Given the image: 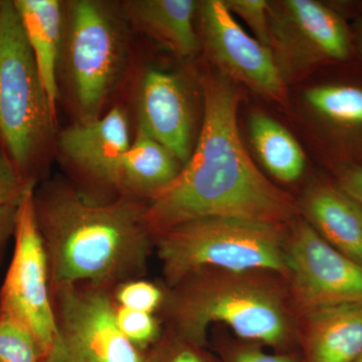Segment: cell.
Listing matches in <instances>:
<instances>
[{"mask_svg": "<svg viewBox=\"0 0 362 362\" xmlns=\"http://www.w3.org/2000/svg\"><path fill=\"white\" fill-rule=\"evenodd\" d=\"M39 342L23 324L0 313V362H42Z\"/></svg>", "mask_w": 362, "mask_h": 362, "instance_id": "cell-21", "label": "cell"}, {"mask_svg": "<svg viewBox=\"0 0 362 362\" xmlns=\"http://www.w3.org/2000/svg\"><path fill=\"white\" fill-rule=\"evenodd\" d=\"M153 240L170 288L204 270L289 274L283 225L211 216L154 233Z\"/></svg>", "mask_w": 362, "mask_h": 362, "instance_id": "cell-4", "label": "cell"}, {"mask_svg": "<svg viewBox=\"0 0 362 362\" xmlns=\"http://www.w3.org/2000/svg\"><path fill=\"white\" fill-rule=\"evenodd\" d=\"M114 295L118 306L149 314H153L163 304L165 297L157 286L143 280L128 281L117 286Z\"/></svg>", "mask_w": 362, "mask_h": 362, "instance_id": "cell-23", "label": "cell"}, {"mask_svg": "<svg viewBox=\"0 0 362 362\" xmlns=\"http://www.w3.org/2000/svg\"><path fill=\"white\" fill-rule=\"evenodd\" d=\"M304 209L326 242L362 266L361 204L337 188L319 185L305 197Z\"/></svg>", "mask_w": 362, "mask_h": 362, "instance_id": "cell-15", "label": "cell"}, {"mask_svg": "<svg viewBox=\"0 0 362 362\" xmlns=\"http://www.w3.org/2000/svg\"><path fill=\"white\" fill-rule=\"evenodd\" d=\"M137 114L138 128L185 165L192 153V115L180 78L168 71H146L138 92Z\"/></svg>", "mask_w": 362, "mask_h": 362, "instance_id": "cell-13", "label": "cell"}, {"mask_svg": "<svg viewBox=\"0 0 362 362\" xmlns=\"http://www.w3.org/2000/svg\"><path fill=\"white\" fill-rule=\"evenodd\" d=\"M116 320L121 332L139 349L148 346L158 337L159 325L153 314L117 305Z\"/></svg>", "mask_w": 362, "mask_h": 362, "instance_id": "cell-22", "label": "cell"}, {"mask_svg": "<svg viewBox=\"0 0 362 362\" xmlns=\"http://www.w3.org/2000/svg\"><path fill=\"white\" fill-rule=\"evenodd\" d=\"M235 362H297L289 356H270L259 350H246L235 357Z\"/></svg>", "mask_w": 362, "mask_h": 362, "instance_id": "cell-28", "label": "cell"}, {"mask_svg": "<svg viewBox=\"0 0 362 362\" xmlns=\"http://www.w3.org/2000/svg\"><path fill=\"white\" fill-rule=\"evenodd\" d=\"M230 13L243 18L255 39L271 49L270 4L265 0H223Z\"/></svg>", "mask_w": 362, "mask_h": 362, "instance_id": "cell-24", "label": "cell"}, {"mask_svg": "<svg viewBox=\"0 0 362 362\" xmlns=\"http://www.w3.org/2000/svg\"><path fill=\"white\" fill-rule=\"evenodd\" d=\"M13 4L45 92L52 106L57 109L59 97L57 70L63 30L61 2L58 0H13Z\"/></svg>", "mask_w": 362, "mask_h": 362, "instance_id": "cell-16", "label": "cell"}, {"mask_svg": "<svg viewBox=\"0 0 362 362\" xmlns=\"http://www.w3.org/2000/svg\"><path fill=\"white\" fill-rule=\"evenodd\" d=\"M69 13V75L81 121L93 120L122 74L125 37L120 23L100 2H71Z\"/></svg>", "mask_w": 362, "mask_h": 362, "instance_id": "cell-7", "label": "cell"}, {"mask_svg": "<svg viewBox=\"0 0 362 362\" xmlns=\"http://www.w3.org/2000/svg\"><path fill=\"white\" fill-rule=\"evenodd\" d=\"M340 190L362 206V166H356L343 173L340 178Z\"/></svg>", "mask_w": 362, "mask_h": 362, "instance_id": "cell-26", "label": "cell"}, {"mask_svg": "<svg viewBox=\"0 0 362 362\" xmlns=\"http://www.w3.org/2000/svg\"><path fill=\"white\" fill-rule=\"evenodd\" d=\"M51 292L57 335L42 362H146L121 332L109 288L66 285Z\"/></svg>", "mask_w": 362, "mask_h": 362, "instance_id": "cell-6", "label": "cell"}, {"mask_svg": "<svg viewBox=\"0 0 362 362\" xmlns=\"http://www.w3.org/2000/svg\"><path fill=\"white\" fill-rule=\"evenodd\" d=\"M202 42L221 74L262 96L287 101L285 78L270 47L247 35L226 8L223 0H206L197 8Z\"/></svg>", "mask_w": 362, "mask_h": 362, "instance_id": "cell-9", "label": "cell"}, {"mask_svg": "<svg viewBox=\"0 0 362 362\" xmlns=\"http://www.w3.org/2000/svg\"><path fill=\"white\" fill-rule=\"evenodd\" d=\"M307 103L330 122L362 128V89L347 85H326L307 90Z\"/></svg>", "mask_w": 362, "mask_h": 362, "instance_id": "cell-20", "label": "cell"}, {"mask_svg": "<svg viewBox=\"0 0 362 362\" xmlns=\"http://www.w3.org/2000/svg\"><path fill=\"white\" fill-rule=\"evenodd\" d=\"M183 165L166 147L137 128L121 162L118 192L120 197L145 201L168 185Z\"/></svg>", "mask_w": 362, "mask_h": 362, "instance_id": "cell-17", "label": "cell"}, {"mask_svg": "<svg viewBox=\"0 0 362 362\" xmlns=\"http://www.w3.org/2000/svg\"><path fill=\"white\" fill-rule=\"evenodd\" d=\"M354 362H362V354H361V356H359L358 358H357Z\"/></svg>", "mask_w": 362, "mask_h": 362, "instance_id": "cell-31", "label": "cell"}, {"mask_svg": "<svg viewBox=\"0 0 362 362\" xmlns=\"http://www.w3.org/2000/svg\"><path fill=\"white\" fill-rule=\"evenodd\" d=\"M56 114L13 1H0V142L26 180L35 181Z\"/></svg>", "mask_w": 362, "mask_h": 362, "instance_id": "cell-5", "label": "cell"}, {"mask_svg": "<svg viewBox=\"0 0 362 362\" xmlns=\"http://www.w3.org/2000/svg\"><path fill=\"white\" fill-rule=\"evenodd\" d=\"M136 25L177 56L187 58L199 51L194 28L199 4L194 0H134L125 4Z\"/></svg>", "mask_w": 362, "mask_h": 362, "instance_id": "cell-18", "label": "cell"}, {"mask_svg": "<svg viewBox=\"0 0 362 362\" xmlns=\"http://www.w3.org/2000/svg\"><path fill=\"white\" fill-rule=\"evenodd\" d=\"M130 144L129 119L120 107L66 128L58 141L59 151L74 168L95 182L115 189Z\"/></svg>", "mask_w": 362, "mask_h": 362, "instance_id": "cell-12", "label": "cell"}, {"mask_svg": "<svg viewBox=\"0 0 362 362\" xmlns=\"http://www.w3.org/2000/svg\"><path fill=\"white\" fill-rule=\"evenodd\" d=\"M249 132L257 156L272 175L284 182L302 175L303 150L284 126L267 114L255 112L250 117Z\"/></svg>", "mask_w": 362, "mask_h": 362, "instance_id": "cell-19", "label": "cell"}, {"mask_svg": "<svg viewBox=\"0 0 362 362\" xmlns=\"http://www.w3.org/2000/svg\"><path fill=\"white\" fill-rule=\"evenodd\" d=\"M288 277L297 301L308 311L362 301V266L301 221L287 240Z\"/></svg>", "mask_w": 362, "mask_h": 362, "instance_id": "cell-10", "label": "cell"}, {"mask_svg": "<svg viewBox=\"0 0 362 362\" xmlns=\"http://www.w3.org/2000/svg\"><path fill=\"white\" fill-rule=\"evenodd\" d=\"M35 183L21 197L11 265L0 289V313L23 324L47 356L56 339L49 261L35 216Z\"/></svg>", "mask_w": 362, "mask_h": 362, "instance_id": "cell-8", "label": "cell"}, {"mask_svg": "<svg viewBox=\"0 0 362 362\" xmlns=\"http://www.w3.org/2000/svg\"><path fill=\"white\" fill-rule=\"evenodd\" d=\"M359 42H361V47L362 49V25L361 28V30H359Z\"/></svg>", "mask_w": 362, "mask_h": 362, "instance_id": "cell-30", "label": "cell"}, {"mask_svg": "<svg viewBox=\"0 0 362 362\" xmlns=\"http://www.w3.org/2000/svg\"><path fill=\"white\" fill-rule=\"evenodd\" d=\"M35 216L49 261L51 290L66 285L110 288L138 280L154 247L146 201L98 202L63 181L35 188Z\"/></svg>", "mask_w": 362, "mask_h": 362, "instance_id": "cell-2", "label": "cell"}, {"mask_svg": "<svg viewBox=\"0 0 362 362\" xmlns=\"http://www.w3.org/2000/svg\"><path fill=\"white\" fill-rule=\"evenodd\" d=\"M361 206V218H362V206Z\"/></svg>", "mask_w": 362, "mask_h": 362, "instance_id": "cell-32", "label": "cell"}, {"mask_svg": "<svg viewBox=\"0 0 362 362\" xmlns=\"http://www.w3.org/2000/svg\"><path fill=\"white\" fill-rule=\"evenodd\" d=\"M309 361L354 362L362 354V301L307 311Z\"/></svg>", "mask_w": 362, "mask_h": 362, "instance_id": "cell-14", "label": "cell"}, {"mask_svg": "<svg viewBox=\"0 0 362 362\" xmlns=\"http://www.w3.org/2000/svg\"><path fill=\"white\" fill-rule=\"evenodd\" d=\"M170 362H204L201 357L194 354L192 350H182L176 354Z\"/></svg>", "mask_w": 362, "mask_h": 362, "instance_id": "cell-29", "label": "cell"}, {"mask_svg": "<svg viewBox=\"0 0 362 362\" xmlns=\"http://www.w3.org/2000/svg\"><path fill=\"white\" fill-rule=\"evenodd\" d=\"M271 49L286 78L290 71L325 59H345L350 52L349 30L335 11L314 0H286L270 4Z\"/></svg>", "mask_w": 362, "mask_h": 362, "instance_id": "cell-11", "label": "cell"}, {"mask_svg": "<svg viewBox=\"0 0 362 362\" xmlns=\"http://www.w3.org/2000/svg\"><path fill=\"white\" fill-rule=\"evenodd\" d=\"M18 204V202L0 206V259L6 250L7 243L14 235Z\"/></svg>", "mask_w": 362, "mask_h": 362, "instance_id": "cell-27", "label": "cell"}, {"mask_svg": "<svg viewBox=\"0 0 362 362\" xmlns=\"http://www.w3.org/2000/svg\"><path fill=\"white\" fill-rule=\"evenodd\" d=\"M255 273L199 271L171 287L163 304L178 337L202 345L209 326L223 323L246 339L284 342L291 331L284 297Z\"/></svg>", "mask_w": 362, "mask_h": 362, "instance_id": "cell-3", "label": "cell"}, {"mask_svg": "<svg viewBox=\"0 0 362 362\" xmlns=\"http://www.w3.org/2000/svg\"><path fill=\"white\" fill-rule=\"evenodd\" d=\"M201 134L173 182L146 201L152 233L197 218L223 216L286 226L296 207L252 160L238 125L239 90L223 74L204 78Z\"/></svg>", "mask_w": 362, "mask_h": 362, "instance_id": "cell-1", "label": "cell"}, {"mask_svg": "<svg viewBox=\"0 0 362 362\" xmlns=\"http://www.w3.org/2000/svg\"><path fill=\"white\" fill-rule=\"evenodd\" d=\"M32 183L35 181L26 180L0 142V206L20 202Z\"/></svg>", "mask_w": 362, "mask_h": 362, "instance_id": "cell-25", "label": "cell"}]
</instances>
